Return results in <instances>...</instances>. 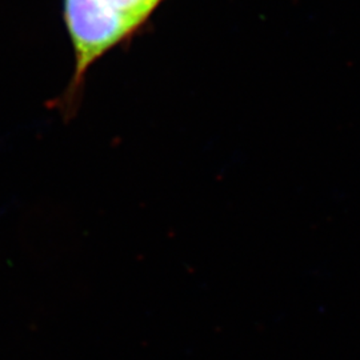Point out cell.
Segmentation results:
<instances>
[{"instance_id": "cell-2", "label": "cell", "mask_w": 360, "mask_h": 360, "mask_svg": "<svg viewBox=\"0 0 360 360\" xmlns=\"http://www.w3.org/2000/svg\"><path fill=\"white\" fill-rule=\"evenodd\" d=\"M114 10L122 13L135 26L141 25L148 13L155 8L159 0H105Z\"/></svg>"}, {"instance_id": "cell-1", "label": "cell", "mask_w": 360, "mask_h": 360, "mask_svg": "<svg viewBox=\"0 0 360 360\" xmlns=\"http://www.w3.org/2000/svg\"><path fill=\"white\" fill-rule=\"evenodd\" d=\"M65 15L77 52V77L136 27L105 0H65Z\"/></svg>"}]
</instances>
